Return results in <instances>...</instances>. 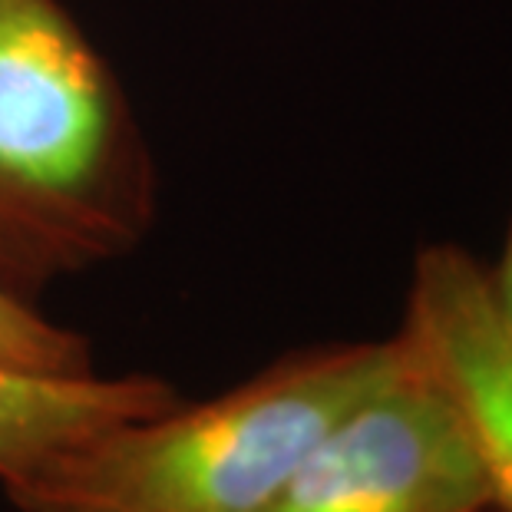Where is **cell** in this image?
Listing matches in <instances>:
<instances>
[{
    "mask_svg": "<svg viewBox=\"0 0 512 512\" xmlns=\"http://www.w3.org/2000/svg\"><path fill=\"white\" fill-rule=\"evenodd\" d=\"M397 334L460 403L483 450L493 509L512 512V331L486 268L456 245L423 248Z\"/></svg>",
    "mask_w": 512,
    "mask_h": 512,
    "instance_id": "4",
    "label": "cell"
},
{
    "mask_svg": "<svg viewBox=\"0 0 512 512\" xmlns=\"http://www.w3.org/2000/svg\"><path fill=\"white\" fill-rule=\"evenodd\" d=\"M397 364V334L308 347L212 400H176L76 443L7 499L17 512H265Z\"/></svg>",
    "mask_w": 512,
    "mask_h": 512,
    "instance_id": "2",
    "label": "cell"
},
{
    "mask_svg": "<svg viewBox=\"0 0 512 512\" xmlns=\"http://www.w3.org/2000/svg\"><path fill=\"white\" fill-rule=\"evenodd\" d=\"M0 367L37 377L96 374L90 341L43 318L37 304L0 294Z\"/></svg>",
    "mask_w": 512,
    "mask_h": 512,
    "instance_id": "6",
    "label": "cell"
},
{
    "mask_svg": "<svg viewBox=\"0 0 512 512\" xmlns=\"http://www.w3.org/2000/svg\"><path fill=\"white\" fill-rule=\"evenodd\" d=\"M179 394L146 374L37 377L0 367V489H17L76 443L172 407Z\"/></svg>",
    "mask_w": 512,
    "mask_h": 512,
    "instance_id": "5",
    "label": "cell"
},
{
    "mask_svg": "<svg viewBox=\"0 0 512 512\" xmlns=\"http://www.w3.org/2000/svg\"><path fill=\"white\" fill-rule=\"evenodd\" d=\"M156 169L113 67L60 0H0V294L129 255Z\"/></svg>",
    "mask_w": 512,
    "mask_h": 512,
    "instance_id": "1",
    "label": "cell"
},
{
    "mask_svg": "<svg viewBox=\"0 0 512 512\" xmlns=\"http://www.w3.org/2000/svg\"><path fill=\"white\" fill-rule=\"evenodd\" d=\"M486 275H489V291H493V298H496V308L512 331V225H509L503 255H499V265L486 268Z\"/></svg>",
    "mask_w": 512,
    "mask_h": 512,
    "instance_id": "7",
    "label": "cell"
},
{
    "mask_svg": "<svg viewBox=\"0 0 512 512\" xmlns=\"http://www.w3.org/2000/svg\"><path fill=\"white\" fill-rule=\"evenodd\" d=\"M397 341L394 374L324 433L265 512H493L470 420Z\"/></svg>",
    "mask_w": 512,
    "mask_h": 512,
    "instance_id": "3",
    "label": "cell"
}]
</instances>
